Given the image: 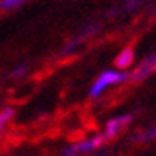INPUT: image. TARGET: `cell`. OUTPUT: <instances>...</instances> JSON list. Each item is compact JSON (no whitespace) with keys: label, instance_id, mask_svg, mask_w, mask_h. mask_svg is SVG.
Wrapping results in <instances>:
<instances>
[{"label":"cell","instance_id":"obj_1","mask_svg":"<svg viewBox=\"0 0 156 156\" xmlns=\"http://www.w3.org/2000/svg\"><path fill=\"white\" fill-rule=\"evenodd\" d=\"M126 79H130V74L128 72H118V70H105L100 74V77L95 81V84L91 86L90 90V97H98L100 93L105 90L107 86H112V84H119V83H125Z\"/></svg>","mask_w":156,"mask_h":156},{"label":"cell","instance_id":"obj_2","mask_svg":"<svg viewBox=\"0 0 156 156\" xmlns=\"http://www.w3.org/2000/svg\"><path fill=\"white\" fill-rule=\"evenodd\" d=\"M104 140H105L104 135H97L93 139H86V140L76 142V144H72L69 147H65L60 156H84L88 153H91V151H97L104 144Z\"/></svg>","mask_w":156,"mask_h":156},{"label":"cell","instance_id":"obj_3","mask_svg":"<svg viewBox=\"0 0 156 156\" xmlns=\"http://www.w3.org/2000/svg\"><path fill=\"white\" fill-rule=\"evenodd\" d=\"M154 67H156V53H153V55H149L147 58L142 60L140 65L133 70V74H130V79H132L133 83H140V81H144V79L153 72Z\"/></svg>","mask_w":156,"mask_h":156},{"label":"cell","instance_id":"obj_4","mask_svg":"<svg viewBox=\"0 0 156 156\" xmlns=\"http://www.w3.org/2000/svg\"><path fill=\"white\" fill-rule=\"evenodd\" d=\"M130 121H132V114H123V116H116V118H112V119H109L107 125H105L104 137H105V139H114V137L119 133Z\"/></svg>","mask_w":156,"mask_h":156},{"label":"cell","instance_id":"obj_5","mask_svg":"<svg viewBox=\"0 0 156 156\" xmlns=\"http://www.w3.org/2000/svg\"><path fill=\"white\" fill-rule=\"evenodd\" d=\"M133 63V49L132 48H126V49H123L119 53V56L116 58V67L118 69H126L130 65Z\"/></svg>","mask_w":156,"mask_h":156},{"label":"cell","instance_id":"obj_6","mask_svg":"<svg viewBox=\"0 0 156 156\" xmlns=\"http://www.w3.org/2000/svg\"><path fill=\"white\" fill-rule=\"evenodd\" d=\"M14 118V109L12 107H4L2 111H0V133L5 130L7 126V123Z\"/></svg>","mask_w":156,"mask_h":156},{"label":"cell","instance_id":"obj_7","mask_svg":"<svg viewBox=\"0 0 156 156\" xmlns=\"http://www.w3.org/2000/svg\"><path fill=\"white\" fill-rule=\"evenodd\" d=\"M81 41H83V39H79V37H74L72 41H69V42L65 44L63 48H62L60 55H69V53H72L74 49H77V48H79V44H81Z\"/></svg>","mask_w":156,"mask_h":156},{"label":"cell","instance_id":"obj_8","mask_svg":"<svg viewBox=\"0 0 156 156\" xmlns=\"http://www.w3.org/2000/svg\"><path fill=\"white\" fill-rule=\"evenodd\" d=\"M25 2H28V0H2L0 2V7L2 9H14V7L23 5Z\"/></svg>","mask_w":156,"mask_h":156},{"label":"cell","instance_id":"obj_9","mask_svg":"<svg viewBox=\"0 0 156 156\" xmlns=\"http://www.w3.org/2000/svg\"><path fill=\"white\" fill-rule=\"evenodd\" d=\"M153 139H156V126L154 128H149L147 132H144V133L140 135V139H139V140L146 142V140H153Z\"/></svg>","mask_w":156,"mask_h":156},{"label":"cell","instance_id":"obj_10","mask_svg":"<svg viewBox=\"0 0 156 156\" xmlns=\"http://www.w3.org/2000/svg\"><path fill=\"white\" fill-rule=\"evenodd\" d=\"M27 72H28V67H27V65H20V67H18V69L12 72V76H14L16 79H20V77H23Z\"/></svg>","mask_w":156,"mask_h":156},{"label":"cell","instance_id":"obj_11","mask_svg":"<svg viewBox=\"0 0 156 156\" xmlns=\"http://www.w3.org/2000/svg\"><path fill=\"white\" fill-rule=\"evenodd\" d=\"M139 4H140V0H128L126 4H125V7H126V11H133Z\"/></svg>","mask_w":156,"mask_h":156},{"label":"cell","instance_id":"obj_12","mask_svg":"<svg viewBox=\"0 0 156 156\" xmlns=\"http://www.w3.org/2000/svg\"><path fill=\"white\" fill-rule=\"evenodd\" d=\"M154 70H156V67H154Z\"/></svg>","mask_w":156,"mask_h":156},{"label":"cell","instance_id":"obj_13","mask_svg":"<svg viewBox=\"0 0 156 156\" xmlns=\"http://www.w3.org/2000/svg\"><path fill=\"white\" fill-rule=\"evenodd\" d=\"M0 2H2V0H0Z\"/></svg>","mask_w":156,"mask_h":156}]
</instances>
